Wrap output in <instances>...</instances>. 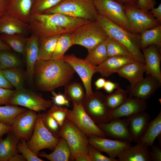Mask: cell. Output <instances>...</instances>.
<instances>
[{"label":"cell","mask_w":161,"mask_h":161,"mask_svg":"<svg viewBox=\"0 0 161 161\" xmlns=\"http://www.w3.org/2000/svg\"><path fill=\"white\" fill-rule=\"evenodd\" d=\"M89 21L59 13L31 14L28 23L31 34L39 40L56 35L72 32Z\"/></svg>","instance_id":"cell-1"},{"label":"cell","mask_w":161,"mask_h":161,"mask_svg":"<svg viewBox=\"0 0 161 161\" xmlns=\"http://www.w3.org/2000/svg\"><path fill=\"white\" fill-rule=\"evenodd\" d=\"M75 72L63 60H37L35 65L33 78L41 90L52 92L70 83Z\"/></svg>","instance_id":"cell-2"},{"label":"cell","mask_w":161,"mask_h":161,"mask_svg":"<svg viewBox=\"0 0 161 161\" xmlns=\"http://www.w3.org/2000/svg\"><path fill=\"white\" fill-rule=\"evenodd\" d=\"M96 21L109 37L123 46L135 60L145 64L140 47V34L131 32L98 13Z\"/></svg>","instance_id":"cell-3"},{"label":"cell","mask_w":161,"mask_h":161,"mask_svg":"<svg viewBox=\"0 0 161 161\" xmlns=\"http://www.w3.org/2000/svg\"><path fill=\"white\" fill-rule=\"evenodd\" d=\"M44 13H59L89 21H96L98 15L93 0H63Z\"/></svg>","instance_id":"cell-4"},{"label":"cell","mask_w":161,"mask_h":161,"mask_svg":"<svg viewBox=\"0 0 161 161\" xmlns=\"http://www.w3.org/2000/svg\"><path fill=\"white\" fill-rule=\"evenodd\" d=\"M59 137L66 141L71 151L70 159L74 160L81 155H88L89 145L86 135L66 118L60 127Z\"/></svg>","instance_id":"cell-5"},{"label":"cell","mask_w":161,"mask_h":161,"mask_svg":"<svg viewBox=\"0 0 161 161\" xmlns=\"http://www.w3.org/2000/svg\"><path fill=\"white\" fill-rule=\"evenodd\" d=\"M74 45L83 46L88 50L105 41L108 37L95 21H90L80 26L72 32Z\"/></svg>","instance_id":"cell-6"},{"label":"cell","mask_w":161,"mask_h":161,"mask_svg":"<svg viewBox=\"0 0 161 161\" xmlns=\"http://www.w3.org/2000/svg\"><path fill=\"white\" fill-rule=\"evenodd\" d=\"M97 13L131 32L125 4L117 0H93Z\"/></svg>","instance_id":"cell-7"},{"label":"cell","mask_w":161,"mask_h":161,"mask_svg":"<svg viewBox=\"0 0 161 161\" xmlns=\"http://www.w3.org/2000/svg\"><path fill=\"white\" fill-rule=\"evenodd\" d=\"M59 140L46 128L43 123L41 114H38L33 133L27 142L31 150L37 155L43 149L53 150Z\"/></svg>","instance_id":"cell-8"},{"label":"cell","mask_w":161,"mask_h":161,"mask_svg":"<svg viewBox=\"0 0 161 161\" xmlns=\"http://www.w3.org/2000/svg\"><path fill=\"white\" fill-rule=\"evenodd\" d=\"M89 116L97 124L111 121V111L106 104L105 95L102 92L96 91L92 95L85 97L82 104Z\"/></svg>","instance_id":"cell-9"},{"label":"cell","mask_w":161,"mask_h":161,"mask_svg":"<svg viewBox=\"0 0 161 161\" xmlns=\"http://www.w3.org/2000/svg\"><path fill=\"white\" fill-rule=\"evenodd\" d=\"M124 8L132 32L140 34L161 25L150 11H145L135 6L129 5L125 4Z\"/></svg>","instance_id":"cell-10"},{"label":"cell","mask_w":161,"mask_h":161,"mask_svg":"<svg viewBox=\"0 0 161 161\" xmlns=\"http://www.w3.org/2000/svg\"><path fill=\"white\" fill-rule=\"evenodd\" d=\"M52 102L45 99L40 94L24 88L15 90L9 104L20 106L39 112H46L52 106Z\"/></svg>","instance_id":"cell-11"},{"label":"cell","mask_w":161,"mask_h":161,"mask_svg":"<svg viewBox=\"0 0 161 161\" xmlns=\"http://www.w3.org/2000/svg\"><path fill=\"white\" fill-rule=\"evenodd\" d=\"M66 118L89 137L92 135L106 137L103 132L86 112L81 104L73 103L72 109L69 110Z\"/></svg>","instance_id":"cell-12"},{"label":"cell","mask_w":161,"mask_h":161,"mask_svg":"<svg viewBox=\"0 0 161 161\" xmlns=\"http://www.w3.org/2000/svg\"><path fill=\"white\" fill-rule=\"evenodd\" d=\"M63 60L69 64L80 77L85 89L86 97L91 96L93 92L92 87V78L96 72V66L73 54L64 55Z\"/></svg>","instance_id":"cell-13"},{"label":"cell","mask_w":161,"mask_h":161,"mask_svg":"<svg viewBox=\"0 0 161 161\" xmlns=\"http://www.w3.org/2000/svg\"><path fill=\"white\" fill-rule=\"evenodd\" d=\"M37 114L36 112L30 110H26L19 114L11 124L12 131L20 139L28 141L33 133Z\"/></svg>","instance_id":"cell-14"},{"label":"cell","mask_w":161,"mask_h":161,"mask_svg":"<svg viewBox=\"0 0 161 161\" xmlns=\"http://www.w3.org/2000/svg\"><path fill=\"white\" fill-rule=\"evenodd\" d=\"M89 145L99 151L106 153L109 157L116 158L131 146L129 142L119 140H111L92 135L88 139Z\"/></svg>","instance_id":"cell-15"},{"label":"cell","mask_w":161,"mask_h":161,"mask_svg":"<svg viewBox=\"0 0 161 161\" xmlns=\"http://www.w3.org/2000/svg\"><path fill=\"white\" fill-rule=\"evenodd\" d=\"M97 125L105 136L129 143L133 141L127 118L115 119L108 123Z\"/></svg>","instance_id":"cell-16"},{"label":"cell","mask_w":161,"mask_h":161,"mask_svg":"<svg viewBox=\"0 0 161 161\" xmlns=\"http://www.w3.org/2000/svg\"><path fill=\"white\" fill-rule=\"evenodd\" d=\"M141 49L145 60V73L161 83V49L151 45Z\"/></svg>","instance_id":"cell-17"},{"label":"cell","mask_w":161,"mask_h":161,"mask_svg":"<svg viewBox=\"0 0 161 161\" xmlns=\"http://www.w3.org/2000/svg\"><path fill=\"white\" fill-rule=\"evenodd\" d=\"M161 84L154 77L147 75L145 78L134 87L129 86L127 90L129 97H135L146 101L160 88Z\"/></svg>","instance_id":"cell-18"},{"label":"cell","mask_w":161,"mask_h":161,"mask_svg":"<svg viewBox=\"0 0 161 161\" xmlns=\"http://www.w3.org/2000/svg\"><path fill=\"white\" fill-rule=\"evenodd\" d=\"M29 33L28 24L16 16L7 13L0 17V35L19 34L27 36Z\"/></svg>","instance_id":"cell-19"},{"label":"cell","mask_w":161,"mask_h":161,"mask_svg":"<svg viewBox=\"0 0 161 161\" xmlns=\"http://www.w3.org/2000/svg\"><path fill=\"white\" fill-rule=\"evenodd\" d=\"M147 108L146 101L135 97L127 98L120 106L111 110V120L127 117L145 111Z\"/></svg>","instance_id":"cell-20"},{"label":"cell","mask_w":161,"mask_h":161,"mask_svg":"<svg viewBox=\"0 0 161 161\" xmlns=\"http://www.w3.org/2000/svg\"><path fill=\"white\" fill-rule=\"evenodd\" d=\"M39 39L35 34H31L26 42L24 57L26 64V74L28 79L32 82L34 68L38 59Z\"/></svg>","instance_id":"cell-21"},{"label":"cell","mask_w":161,"mask_h":161,"mask_svg":"<svg viewBox=\"0 0 161 161\" xmlns=\"http://www.w3.org/2000/svg\"><path fill=\"white\" fill-rule=\"evenodd\" d=\"M150 117L145 111L127 117L129 130L133 141L137 143L145 132Z\"/></svg>","instance_id":"cell-22"},{"label":"cell","mask_w":161,"mask_h":161,"mask_svg":"<svg viewBox=\"0 0 161 161\" xmlns=\"http://www.w3.org/2000/svg\"><path fill=\"white\" fill-rule=\"evenodd\" d=\"M135 60L132 57L114 56L108 57L103 63L96 66V72L103 77H108L117 73L123 66Z\"/></svg>","instance_id":"cell-23"},{"label":"cell","mask_w":161,"mask_h":161,"mask_svg":"<svg viewBox=\"0 0 161 161\" xmlns=\"http://www.w3.org/2000/svg\"><path fill=\"white\" fill-rule=\"evenodd\" d=\"M145 73V64L137 61L129 63L122 67L117 72L120 77L127 79L132 87L144 78Z\"/></svg>","instance_id":"cell-24"},{"label":"cell","mask_w":161,"mask_h":161,"mask_svg":"<svg viewBox=\"0 0 161 161\" xmlns=\"http://www.w3.org/2000/svg\"><path fill=\"white\" fill-rule=\"evenodd\" d=\"M148 147L140 142L131 145L118 156V161H151Z\"/></svg>","instance_id":"cell-25"},{"label":"cell","mask_w":161,"mask_h":161,"mask_svg":"<svg viewBox=\"0 0 161 161\" xmlns=\"http://www.w3.org/2000/svg\"><path fill=\"white\" fill-rule=\"evenodd\" d=\"M33 0H9L7 13L28 23Z\"/></svg>","instance_id":"cell-26"},{"label":"cell","mask_w":161,"mask_h":161,"mask_svg":"<svg viewBox=\"0 0 161 161\" xmlns=\"http://www.w3.org/2000/svg\"><path fill=\"white\" fill-rule=\"evenodd\" d=\"M0 137V161H9L13 155L18 153L17 145L20 139L12 131L8 133L4 139Z\"/></svg>","instance_id":"cell-27"},{"label":"cell","mask_w":161,"mask_h":161,"mask_svg":"<svg viewBox=\"0 0 161 161\" xmlns=\"http://www.w3.org/2000/svg\"><path fill=\"white\" fill-rule=\"evenodd\" d=\"M161 133V111L152 120L149 122L147 129L138 142L145 144L148 147L154 145L156 139Z\"/></svg>","instance_id":"cell-28"},{"label":"cell","mask_w":161,"mask_h":161,"mask_svg":"<svg viewBox=\"0 0 161 161\" xmlns=\"http://www.w3.org/2000/svg\"><path fill=\"white\" fill-rule=\"evenodd\" d=\"M39 156L51 161H68L71 158V151L65 140L61 137L52 152L49 154L38 153Z\"/></svg>","instance_id":"cell-29"},{"label":"cell","mask_w":161,"mask_h":161,"mask_svg":"<svg viewBox=\"0 0 161 161\" xmlns=\"http://www.w3.org/2000/svg\"><path fill=\"white\" fill-rule=\"evenodd\" d=\"M140 35V47L141 49L151 45L161 48V25L146 30Z\"/></svg>","instance_id":"cell-30"},{"label":"cell","mask_w":161,"mask_h":161,"mask_svg":"<svg viewBox=\"0 0 161 161\" xmlns=\"http://www.w3.org/2000/svg\"><path fill=\"white\" fill-rule=\"evenodd\" d=\"M60 35H56L39 40L38 60L46 61L52 59Z\"/></svg>","instance_id":"cell-31"},{"label":"cell","mask_w":161,"mask_h":161,"mask_svg":"<svg viewBox=\"0 0 161 161\" xmlns=\"http://www.w3.org/2000/svg\"><path fill=\"white\" fill-rule=\"evenodd\" d=\"M64 95L73 103L82 104L86 97L82 85L76 82H70L65 86Z\"/></svg>","instance_id":"cell-32"},{"label":"cell","mask_w":161,"mask_h":161,"mask_svg":"<svg viewBox=\"0 0 161 161\" xmlns=\"http://www.w3.org/2000/svg\"><path fill=\"white\" fill-rule=\"evenodd\" d=\"M74 45V38L72 32L60 35L58 38L51 59L54 60H63L65 53Z\"/></svg>","instance_id":"cell-33"},{"label":"cell","mask_w":161,"mask_h":161,"mask_svg":"<svg viewBox=\"0 0 161 161\" xmlns=\"http://www.w3.org/2000/svg\"><path fill=\"white\" fill-rule=\"evenodd\" d=\"M0 38L16 52L24 57L26 42L27 37L19 34L0 35Z\"/></svg>","instance_id":"cell-34"},{"label":"cell","mask_w":161,"mask_h":161,"mask_svg":"<svg viewBox=\"0 0 161 161\" xmlns=\"http://www.w3.org/2000/svg\"><path fill=\"white\" fill-rule=\"evenodd\" d=\"M105 41L88 50V54L85 59L91 64L97 66L108 57Z\"/></svg>","instance_id":"cell-35"},{"label":"cell","mask_w":161,"mask_h":161,"mask_svg":"<svg viewBox=\"0 0 161 161\" xmlns=\"http://www.w3.org/2000/svg\"><path fill=\"white\" fill-rule=\"evenodd\" d=\"M26 110L18 106L10 104L0 106V122L11 125L15 118Z\"/></svg>","instance_id":"cell-36"},{"label":"cell","mask_w":161,"mask_h":161,"mask_svg":"<svg viewBox=\"0 0 161 161\" xmlns=\"http://www.w3.org/2000/svg\"><path fill=\"white\" fill-rule=\"evenodd\" d=\"M5 78L16 90L24 87V78L21 71L18 67L2 70Z\"/></svg>","instance_id":"cell-37"},{"label":"cell","mask_w":161,"mask_h":161,"mask_svg":"<svg viewBox=\"0 0 161 161\" xmlns=\"http://www.w3.org/2000/svg\"><path fill=\"white\" fill-rule=\"evenodd\" d=\"M105 41L108 57L114 56L132 57L130 52L123 46L112 38L108 36Z\"/></svg>","instance_id":"cell-38"},{"label":"cell","mask_w":161,"mask_h":161,"mask_svg":"<svg viewBox=\"0 0 161 161\" xmlns=\"http://www.w3.org/2000/svg\"><path fill=\"white\" fill-rule=\"evenodd\" d=\"M10 51L3 50L0 51V69L4 70L18 67L21 64L20 59Z\"/></svg>","instance_id":"cell-39"},{"label":"cell","mask_w":161,"mask_h":161,"mask_svg":"<svg viewBox=\"0 0 161 161\" xmlns=\"http://www.w3.org/2000/svg\"><path fill=\"white\" fill-rule=\"evenodd\" d=\"M128 94L127 90L119 88L114 93L105 95L107 106L111 110L117 108L126 100Z\"/></svg>","instance_id":"cell-40"},{"label":"cell","mask_w":161,"mask_h":161,"mask_svg":"<svg viewBox=\"0 0 161 161\" xmlns=\"http://www.w3.org/2000/svg\"><path fill=\"white\" fill-rule=\"evenodd\" d=\"M63 0H33L31 14L44 13Z\"/></svg>","instance_id":"cell-41"},{"label":"cell","mask_w":161,"mask_h":161,"mask_svg":"<svg viewBox=\"0 0 161 161\" xmlns=\"http://www.w3.org/2000/svg\"><path fill=\"white\" fill-rule=\"evenodd\" d=\"M41 115L43 123L45 126L55 137L58 138L60 129L56 120L47 112L41 114Z\"/></svg>","instance_id":"cell-42"},{"label":"cell","mask_w":161,"mask_h":161,"mask_svg":"<svg viewBox=\"0 0 161 161\" xmlns=\"http://www.w3.org/2000/svg\"><path fill=\"white\" fill-rule=\"evenodd\" d=\"M21 142H18L17 146L18 151L20 152L28 161H43L42 159L34 153L28 146L26 141L21 139Z\"/></svg>","instance_id":"cell-43"},{"label":"cell","mask_w":161,"mask_h":161,"mask_svg":"<svg viewBox=\"0 0 161 161\" xmlns=\"http://www.w3.org/2000/svg\"><path fill=\"white\" fill-rule=\"evenodd\" d=\"M69 110L65 107H62L55 104L52 105L47 111L56 120L61 127L66 119Z\"/></svg>","instance_id":"cell-44"},{"label":"cell","mask_w":161,"mask_h":161,"mask_svg":"<svg viewBox=\"0 0 161 161\" xmlns=\"http://www.w3.org/2000/svg\"><path fill=\"white\" fill-rule=\"evenodd\" d=\"M88 155L91 161H118L117 159L104 156L90 145L88 149Z\"/></svg>","instance_id":"cell-45"},{"label":"cell","mask_w":161,"mask_h":161,"mask_svg":"<svg viewBox=\"0 0 161 161\" xmlns=\"http://www.w3.org/2000/svg\"><path fill=\"white\" fill-rule=\"evenodd\" d=\"M15 90L0 87V105L9 104Z\"/></svg>","instance_id":"cell-46"},{"label":"cell","mask_w":161,"mask_h":161,"mask_svg":"<svg viewBox=\"0 0 161 161\" xmlns=\"http://www.w3.org/2000/svg\"><path fill=\"white\" fill-rule=\"evenodd\" d=\"M51 92L53 95L52 97V101L54 103V104L59 106H69V101L67 99L64 95L61 93L57 94L54 91H53Z\"/></svg>","instance_id":"cell-47"},{"label":"cell","mask_w":161,"mask_h":161,"mask_svg":"<svg viewBox=\"0 0 161 161\" xmlns=\"http://www.w3.org/2000/svg\"><path fill=\"white\" fill-rule=\"evenodd\" d=\"M156 4L155 0H138L136 7L145 11H149L154 8Z\"/></svg>","instance_id":"cell-48"},{"label":"cell","mask_w":161,"mask_h":161,"mask_svg":"<svg viewBox=\"0 0 161 161\" xmlns=\"http://www.w3.org/2000/svg\"><path fill=\"white\" fill-rule=\"evenodd\" d=\"M151 151L150 152V155L151 161H161V148L160 146H151Z\"/></svg>","instance_id":"cell-49"},{"label":"cell","mask_w":161,"mask_h":161,"mask_svg":"<svg viewBox=\"0 0 161 161\" xmlns=\"http://www.w3.org/2000/svg\"><path fill=\"white\" fill-rule=\"evenodd\" d=\"M119 88V85L118 83L112 82L110 80H106L103 89L106 93L110 94L112 92L114 89Z\"/></svg>","instance_id":"cell-50"},{"label":"cell","mask_w":161,"mask_h":161,"mask_svg":"<svg viewBox=\"0 0 161 161\" xmlns=\"http://www.w3.org/2000/svg\"><path fill=\"white\" fill-rule=\"evenodd\" d=\"M0 87L11 89L13 87L7 80L2 70L0 69Z\"/></svg>","instance_id":"cell-51"},{"label":"cell","mask_w":161,"mask_h":161,"mask_svg":"<svg viewBox=\"0 0 161 161\" xmlns=\"http://www.w3.org/2000/svg\"><path fill=\"white\" fill-rule=\"evenodd\" d=\"M9 0H0V17L7 13Z\"/></svg>","instance_id":"cell-52"},{"label":"cell","mask_w":161,"mask_h":161,"mask_svg":"<svg viewBox=\"0 0 161 161\" xmlns=\"http://www.w3.org/2000/svg\"><path fill=\"white\" fill-rule=\"evenodd\" d=\"M12 130L11 125L5 124L0 122V137L4 134L8 133Z\"/></svg>","instance_id":"cell-53"},{"label":"cell","mask_w":161,"mask_h":161,"mask_svg":"<svg viewBox=\"0 0 161 161\" xmlns=\"http://www.w3.org/2000/svg\"><path fill=\"white\" fill-rule=\"evenodd\" d=\"M150 11L153 16L161 23V4H160L157 7L154 8Z\"/></svg>","instance_id":"cell-54"},{"label":"cell","mask_w":161,"mask_h":161,"mask_svg":"<svg viewBox=\"0 0 161 161\" xmlns=\"http://www.w3.org/2000/svg\"><path fill=\"white\" fill-rule=\"evenodd\" d=\"M106 81L105 79L103 78H98L95 83L96 89L98 90L103 89Z\"/></svg>","instance_id":"cell-55"},{"label":"cell","mask_w":161,"mask_h":161,"mask_svg":"<svg viewBox=\"0 0 161 161\" xmlns=\"http://www.w3.org/2000/svg\"><path fill=\"white\" fill-rule=\"evenodd\" d=\"M26 160L21 154L18 153L12 156L9 160V161H26Z\"/></svg>","instance_id":"cell-56"},{"label":"cell","mask_w":161,"mask_h":161,"mask_svg":"<svg viewBox=\"0 0 161 161\" xmlns=\"http://www.w3.org/2000/svg\"><path fill=\"white\" fill-rule=\"evenodd\" d=\"M125 5L136 6L138 0H117Z\"/></svg>","instance_id":"cell-57"},{"label":"cell","mask_w":161,"mask_h":161,"mask_svg":"<svg viewBox=\"0 0 161 161\" xmlns=\"http://www.w3.org/2000/svg\"><path fill=\"white\" fill-rule=\"evenodd\" d=\"M11 47L4 42L0 38V51L3 50L11 51Z\"/></svg>","instance_id":"cell-58"}]
</instances>
